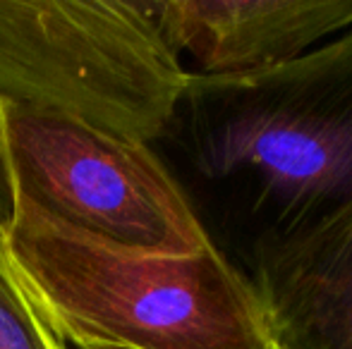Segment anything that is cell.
<instances>
[{
	"label": "cell",
	"instance_id": "cell-1",
	"mask_svg": "<svg viewBox=\"0 0 352 349\" xmlns=\"http://www.w3.org/2000/svg\"><path fill=\"white\" fill-rule=\"evenodd\" d=\"M0 242L65 345L276 349L250 278L213 244L182 256L120 252L19 210Z\"/></svg>",
	"mask_w": 352,
	"mask_h": 349
},
{
	"label": "cell",
	"instance_id": "cell-6",
	"mask_svg": "<svg viewBox=\"0 0 352 349\" xmlns=\"http://www.w3.org/2000/svg\"><path fill=\"white\" fill-rule=\"evenodd\" d=\"M250 282L276 349H352V206L264 239Z\"/></svg>",
	"mask_w": 352,
	"mask_h": 349
},
{
	"label": "cell",
	"instance_id": "cell-8",
	"mask_svg": "<svg viewBox=\"0 0 352 349\" xmlns=\"http://www.w3.org/2000/svg\"><path fill=\"white\" fill-rule=\"evenodd\" d=\"M10 215H12V196H10V186L5 180L3 165H0V230L8 225Z\"/></svg>",
	"mask_w": 352,
	"mask_h": 349
},
{
	"label": "cell",
	"instance_id": "cell-3",
	"mask_svg": "<svg viewBox=\"0 0 352 349\" xmlns=\"http://www.w3.org/2000/svg\"><path fill=\"white\" fill-rule=\"evenodd\" d=\"M187 82L153 3L0 0V103L148 144Z\"/></svg>",
	"mask_w": 352,
	"mask_h": 349
},
{
	"label": "cell",
	"instance_id": "cell-7",
	"mask_svg": "<svg viewBox=\"0 0 352 349\" xmlns=\"http://www.w3.org/2000/svg\"><path fill=\"white\" fill-rule=\"evenodd\" d=\"M0 349H67L17 278L0 242Z\"/></svg>",
	"mask_w": 352,
	"mask_h": 349
},
{
	"label": "cell",
	"instance_id": "cell-2",
	"mask_svg": "<svg viewBox=\"0 0 352 349\" xmlns=\"http://www.w3.org/2000/svg\"><path fill=\"white\" fill-rule=\"evenodd\" d=\"M180 108L201 175L254 184V208L271 218L264 239L352 206V27L271 70L190 72Z\"/></svg>",
	"mask_w": 352,
	"mask_h": 349
},
{
	"label": "cell",
	"instance_id": "cell-9",
	"mask_svg": "<svg viewBox=\"0 0 352 349\" xmlns=\"http://www.w3.org/2000/svg\"><path fill=\"white\" fill-rule=\"evenodd\" d=\"M74 349H122V347H74Z\"/></svg>",
	"mask_w": 352,
	"mask_h": 349
},
{
	"label": "cell",
	"instance_id": "cell-4",
	"mask_svg": "<svg viewBox=\"0 0 352 349\" xmlns=\"http://www.w3.org/2000/svg\"><path fill=\"white\" fill-rule=\"evenodd\" d=\"M12 210L108 249L182 256L211 237L148 144L0 103Z\"/></svg>",
	"mask_w": 352,
	"mask_h": 349
},
{
	"label": "cell",
	"instance_id": "cell-5",
	"mask_svg": "<svg viewBox=\"0 0 352 349\" xmlns=\"http://www.w3.org/2000/svg\"><path fill=\"white\" fill-rule=\"evenodd\" d=\"M158 29L177 58L204 77L285 65L352 27V0H166Z\"/></svg>",
	"mask_w": 352,
	"mask_h": 349
}]
</instances>
